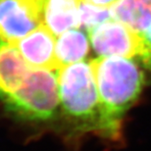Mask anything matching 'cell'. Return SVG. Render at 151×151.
<instances>
[{
	"instance_id": "cell-9",
	"label": "cell",
	"mask_w": 151,
	"mask_h": 151,
	"mask_svg": "<svg viewBox=\"0 0 151 151\" xmlns=\"http://www.w3.org/2000/svg\"><path fill=\"white\" fill-rule=\"evenodd\" d=\"M110 10L114 20L148 38L151 31V0H117Z\"/></svg>"
},
{
	"instance_id": "cell-10",
	"label": "cell",
	"mask_w": 151,
	"mask_h": 151,
	"mask_svg": "<svg viewBox=\"0 0 151 151\" xmlns=\"http://www.w3.org/2000/svg\"><path fill=\"white\" fill-rule=\"evenodd\" d=\"M89 52V40L80 29H69L60 35L55 44V55L60 67L81 62Z\"/></svg>"
},
{
	"instance_id": "cell-6",
	"label": "cell",
	"mask_w": 151,
	"mask_h": 151,
	"mask_svg": "<svg viewBox=\"0 0 151 151\" xmlns=\"http://www.w3.org/2000/svg\"><path fill=\"white\" fill-rule=\"evenodd\" d=\"M54 37L46 27L40 25L13 44L29 66L35 69L58 71L61 67L56 59Z\"/></svg>"
},
{
	"instance_id": "cell-8",
	"label": "cell",
	"mask_w": 151,
	"mask_h": 151,
	"mask_svg": "<svg viewBox=\"0 0 151 151\" xmlns=\"http://www.w3.org/2000/svg\"><path fill=\"white\" fill-rule=\"evenodd\" d=\"M81 0H46L43 12V24L52 34L63 32L78 28Z\"/></svg>"
},
{
	"instance_id": "cell-12",
	"label": "cell",
	"mask_w": 151,
	"mask_h": 151,
	"mask_svg": "<svg viewBox=\"0 0 151 151\" xmlns=\"http://www.w3.org/2000/svg\"><path fill=\"white\" fill-rule=\"evenodd\" d=\"M83 2L89 3V4L100 6V7H107L110 8L117 2V0H81Z\"/></svg>"
},
{
	"instance_id": "cell-2",
	"label": "cell",
	"mask_w": 151,
	"mask_h": 151,
	"mask_svg": "<svg viewBox=\"0 0 151 151\" xmlns=\"http://www.w3.org/2000/svg\"><path fill=\"white\" fill-rule=\"evenodd\" d=\"M58 83L66 115L83 128L103 135V111L91 64L81 61L63 66L58 72Z\"/></svg>"
},
{
	"instance_id": "cell-4",
	"label": "cell",
	"mask_w": 151,
	"mask_h": 151,
	"mask_svg": "<svg viewBox=\"0 0 151 151\" xmlns=\"http://www.w3.org/2000/svg\"><path fill=\"white\" fill-rule=\"evenodd\" d=\"M90 43L101 57H123L151 71V40L116 20L88 31Z\"/></svg>"
},
{
	"instance_id": "cell-11",
	"label": "cell",
	"mask_w": 151,
	"mask_h": 151,
	"mask_svg": "<svg viewBox=\"0 0 151 151\" xmlns=\"http://www.w3.org/2000/svg\"><path fill=\"white\" fill-rule=\"evenodd\" d=\"M110 8L95 6L89 3L81 2L80 5V24L83 27L89 31L95 27L99 26L109 20H112Z\"/></svg>"
},
{
	"instance_id": "cell-7",
	"label": "cell",
	"mask_w": 151,
	"mask_h": 151,
	"mask_svg": "<svg viewBox=\"0 0 151 151\" xmlns=\"http://www.w3.org/2000/svg\"><path fill=\"white\" fill-rule=\"evenodd\" d=\"M28 64L14 44L0 38V99L20 88L29 72Z\"/></svg>"
},
{
	"instance_id": "cell-1",
	"label": "cell",
	"mask_w": 151,
	"mask_h": 151,
	"mask_svg": "<svg viewBox=\"0 0 151 151\" xmlns=\"http://www.w3.org/2000/svg\"><path fill=\"white\" fill-rule=\"evenodd\" d=\"M103 111V137L117 140L123 116L139 97L145 75L134 60L123 57H99L90 61Z\"/></svg>"
},
{
	"instance_id": "cell-5",
	"label": "cell",
	"mask_w": 151,
	"mask_h": 151,
	"mask_svg": "<svg viewBox=\"0 0 151 151\" xmlns=\"http://www.w3.org/2000/svg\"><path fill=\"white\" fill-rule=\"evenodd\" d=\"M46 0H0V38L15 43L43 24Z\"/></svg>"
},
{
	"instance_id": "cell-13",
	"label": "cell",
	"mask_w": 151,
	"mask_h": 151,
	"mask_svg": "<svg viewBox=\"0 0 151 151\" xmlns=\"http://www.w3.org/2000/svg\"><path fill=\"white\" fill-rule=\"evenodd\" d=\"M148 38L151 40V31H150V32H149V35H148Z\"/></svg>"
},
{
	"instance_id": "cell-3",
	"label": "cell",
	"mask_w": 151,
	"mask_h": 151,
	"mask_svg": "<svg viewBox=\"0 0 151 151\" xmlns=\"http://www.w3.org/2000/svg\"><path fill=\"white\" fill-rule=\"evenodd\" d=\"M58 72L35 68L29 70L20 88L2 99L6 109L29 121L51 119L60 102Z\"/></svg>"
}]
</instances>
